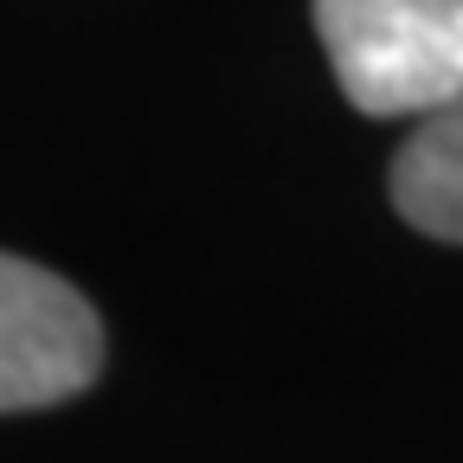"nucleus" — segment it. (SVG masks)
Wrapping results in <instances>:
<instances>
[{"label": "nucleus", "instance_id": "nucleus-1", "mask_svg": "<svg viewBox=\"0 0 463 463\" xmlns=\"http://www.w3.org/2000/svg\"><path fill=\"white\" fill-rule=\"evenodd\" d=\"M316 33L361 116L463 103V0H316Z\"/></svg>", "mask_w": 463, "mask_h": 463}, {"label": "nucleus", "instance_id": "nucleus-2", "mask_svg": "<svg viewBox=\"0 0 463 463\" xmlns=\"http://www.w3.org/2000/svg\"><path fill=\"white\" fill-rule=\"evenodd\" d=\"M103 373V322L58 270L0 251V412H45Z\"/></svg>", "mask_w": 463, "mask_h": 463}, {"label": "nucleus", "instance_id": "nucleus-3", "mask_svg": "<svg viewBox=\"0 0 463 463\" xmlns=\"http://www.w3.org/2000/svg\"><path fill=\"white\" fill-rule=\"evenodd\" d=\"M392 206L425 239L463 245V103L425 116L392 155Z\"/></svg>", "mask_w": 463, "mask_h": 463}]
</instances>
